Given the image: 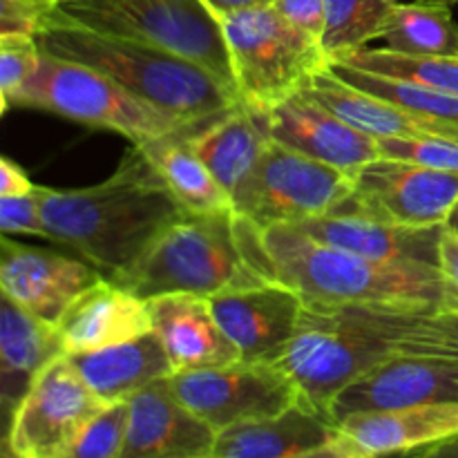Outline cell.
Returning a JSON list of instances; mask_svg holds the SVG:
<instances>
[{"label":"cell","mask_w":458,"mask_h":458,"mask_svg":"<svg viewBox=\"0 0 458 458\" xmlns=\"http://www.w3.org/2000/svg\"><path fill=\"white\" fill-rule=\"evenodd\" d=\"M139 295L192 293L201 298L267 282L246 259L235 210L183 213L125 273L112 277Z\"/></svg>","instance_id":"obj_5"},{"label":"cell","mask_w":458,"mask_h":458,"mask_svg":"<svg viewBox=\"0 0 458 458\" xmlns=\"http://www.w3.org/2000/svg\"><path fill=\"white\" fill-rule=\"evenodd\" d=\"M445 228H447V231H450V233H454V235H458V201L454 204V208H452L450 217H447Z\"/></svg>","instance_id":"obj_41"},{"label":"cell","mask_w":458,"mask_h":458,"mask_svg":"<svg viewBox=\"0 0 458 458\" xmlns=\"http://www.w3.org/2000/svg\"><path fill=\"white\" fill-rule=\"evenodd\" d=\"M411 458H458V437L425 447V450L411 452Z\"/></svg>","instance_id":"obj_40"},{"label":"cell","mask_w":458,"mask_h":458,"mask_svg":"<svg viewBox=\"0 0 458 458\" xmlns=\"http://www.w3.org/2000/svg\"><path fill=\"white\" fill-rule=\"evenodd\" d=\"M106 405L70 358L61 356L36 376L18 403L4 443L18 458H56Z\"/></svg>","instance_id":"obj_11"},{"label":"cell","mask_w":458,"mask_h":458,"mask_svg":"<svg viewBox=\"0 0 458 458\" xmlns=\"http://www.w3.org/2000/svg\"><path fill=\"white\" fill-rule=\"evenodd\" d=\"M174 396L215 432L271 419L300 403L293 380L271 362H244L168 376Z\"/></svg>","instance_id":"obj_10"},{"label":"cell","mask_w":458,"mask_h":458,"mask_svg":"<svg viewBox=\"0 0 458 458\" xmlns=\"http://www.w3.org/2000/svg\"><path fill=\"white\" fill-rule=\"evenodd\" d=\"M52 9L36 0H0V36H38Z\"/></svg>","instance_id":"obj_35"},{"label":"cell","mask_w":458,"mask_h":458,"mask_svg":"<svg viewBox=\"0 0 458 458\" xmlns=\"http://www.w3.org/2000/svg\"><path fill=\"white\" fill-rule=\"evenodd\" d=\"M47 240L72 246L103 276L128 271L186 210L141 148L101 183L72 191L36 186Z\"/></svg>","instance_id":"obj_1"},{"label":"cell","mask_w":458,"mask_h":458,"mask_svg":"<svg viewBox=\"0 0 458 458\" xmlns=\"http://www.w3.org/2000/svg\"><path fill=\"white\" fill-rule=\"evenodd\" d=\"M36 188L25 170L13 164L9 157H0V197H18L27 195Z\"/></svg>","instance_id":"obj_37"},{"label":"cell","mask_w":458,"mask_h":458,"mask_svg":"<svg viewBox=\"0 0 458 458\" xmlns=\"http://www.w3.org/2000/svg\"><path fill=\"white\" fill-rule=\"evenodd\" d=\"M273 9L282 18L307 31L309 36L322 43L327 30V4L325 0H273Z\"/></svg>","instance_id":"obj_36"},{"label":"cell","mask_w":458,"mask_h":458,"mask_svg":"<svg viewBox=\"0 0 458 458\" xmlns=\"http://www.w3.org/2000/svg\"><path fill=\"white\" fill-rule=\"evenodd\" d=\"M36 40L49 56L94 67L141 101L186 123L213 119L240 106L235 88L219 76L155 45L98 34L52 13Z\"/></svg>","instance_id":"obj_3"},{"label":"cell","mask_w":458,"mask_h":458,"mask_svg":"<svg viewBox=\"0 0 458 458\" xmlns=\"http://www.w3.org/2000/svg\"><path fill=\"white\" fill-rule=\"evenodd\" d=\"M191 125L179 132L139 143V148L150 159V164L155 165L168 191L173 192L174 199L182 204L186 213L235 210L233 197L228 195L226 188L215 179L208 165L188 146L186 130Z\"/></svg>","instance_id":"obj_26"},{"label":"cell","mask_w":458,"mask_h":458,"mask_svg":"<svg viewBox=\"0 0 458 458\" xmlns=\"http://www.w3.org/2000/svg\"><path fill=\"white\" fill-rule=\"evenodd\" d=\"M396 353H420L458 365V309L394 307Z\"/></svg>","instance_id":"obj_31"},{"label":"cell","mask_w":458,"mask_h":458,"mask_svg":"<svg viewBox=\"0 0 458 458\" xmlns=\"http://www.w3.org/2000/svg\"><path fill=\"white\" fill-rule=\"evenodd\" d=\"M371 458H383V456H371Z\"/></svg>","instance_id":"obj_44"},{"label":"cell","mask_w":458,"mask_h":458,"mask_svg":"<svg viewBox=\"0 0 458 458\" xmlns=\"http://www.w3.org/2000/svg\"><path fill=\"white\" fill-rule=\"evenodd\" d=\"M186 141L226 188L233 204L258 173L268 146L267 134L242 103L213 119L195 121L186 130Z\"/></svg>","instance_id":"obj_22"},{"label":"cell","mask_w":458,"mask_h":458,"mask_svg":"<svg viewBox=\"0 0 458 458\" xmlns=\"http://www.w3.org/2000/svg\"><path fill=\"white\" fill-rule=\"evenodd\" d=\"M152 334L161 340L174 371L210 369L242 360L224 334L208 298L192 293L157 295L148 300Z\"/></svg>","instance_id":"obj_20"},{"label":"cell","mask_w":458,"mask_h":458,"mask_svg":"<svg viewBox=\"0 0 458 458\" xmlns=\"http://www.w3.org/2000/svg\"><path fill=\"white\" fill-rule=\"evenodd\" d=\"M206 4L210 7V12L215 13L217 18L228 16V13L242 12V9H250V7H262V4H271L273 0H204Z\"/></svg>","instance_id":"obj_39"},{"label":"cell","mask_w":458,"mask_h":458,"mask_svg":"<svg viewBox=\"0 0 458 458\" xmlns=\"http://www.w3.org/2000/svg\"><path fill=\"white\" fill-rule=\"evenodd\" d=\"M353 192V174L268 141L258 173L235 199V213L255 226H293L335 215Z\"/></svg>","instance_id":"obj_9"},{"label":"cell","mask_w":458,"mask_h":458,"mask_svg":"<svg viewBox=\"0 0 458 458\" xmlns=\"http://www.w3.org/2000/svg\"><path fill=\"white\" fill-rule=\"evenodd\" d=\"M210 307L244 362L276 365L293 340L304 298L277 280L213 295Z\"/></svg>","instance_id":"obj_15"},{"label":"cell","mask_w":458,"mask_h":458,"mask_svg":"<svg viewBox=\"0 0 458 458\" xmlns=\"http://www.w3.org/2000/svg\"><path fill=\"white\" fill-rule=\"evenodd\" d=\"M425 3H441V4H458V0H425Z\"/></svg>","instance_id":"obj_43"},{"label":"cell","mask_w":458,"mask_h":458,"mask_svg":"<svg viewBox=\"0 0 458 458\" xmlns=\"http://www.w3.org/2000/svg\"><path fill=\"white\" fill-rule=\"evenodd\" d=\"M246 107V106H244ZM268 141L356 174L378 159V141L340 119L329 107L298 92L264 107H246Z\"/></svg>","instance_id":"obj_13"},{"label":"cell","mask_w":458,"mask_h":458,"mask_svg":"<svg viewBox=\"0 0 458 458\" xmlns=\"http://www.w3.org/2000/svg\"><path fill=\"white\" fill-rule=\"evenodd\" d=\"M67 358L83 376L88 387L107 405L130 401L148 385L174 374L164 344L152 331L114 347Z\"/></svg>","instance_id":"obj_25"},{"label":"cell","mask_w":458,"mask_h":458,"mask_svg":"<svg viewBox=\"0 0 458 458\" xmlns=\"http://www.w3.org/2000/svg\"><path fill=\"white\" fill-rule=\"evenodd\" d=\"M338 428L367 456L410 454L458 437V403L356 414L338 423Z\"/></svg>","instance_id":"obj_21"},{"label":"cell","mask_w":458,"mask_h":458,"mask_svg":"<svg viewBox=\"0 0 458 458\" xmlns=\"http://www.w3.org/2000/svg\"><path fill=\"white\" fill-rule=\"evenodd\" d=\"M240 103L264 107L302 92L329 56L318 38L291 25L273 4L219 18Z\"/></svg>","instance_id":"obj_8"},{"label":"cell","mask_w":458,"mask_h":458,"mask_svg":"<svg viewBox=\"0 0 458 458\" xmlns=\"http://www.w3.org/2000/svg\"><path fill=\"white\" fill-rule=\"evenodd\" d=\"M65 356L98 352L152 331L148 300L103 276L79 295L56 325Z\"/></svg>","instance_id":"obj_19"},{"label":"cell","mask_w":458,"mask_h":458,"mask_svg":"<svg viewBox=\"0 0 458 458\" xmlns=\"http://www.w3.org/2000/svg\"><path fill=\"white\" fill-rule=\"evenodd\" d=\"M262 244L273 280L298 291L304 302L458 309L456 291L437 267L374 262L286 224L262 228Z\"/></svg>","instance_id":"obj_2"},{"label":"cell","mask_w":458,"mask_h":458,"mask_svg":"<svg viewBox=\"0 0 458 458\" xmlns=\"http://www.w3.org/2000/svg\"><path fill=\"white\" fill-rule=\"evenodd\" d=\"M394 307L401 304L304 302L293 340L276 362L304 407L331 420L335 396L396 353Z\"/></svg>","instance_id":"obj_4"},{"label":"cell","mask_w":458,"mask_h":458,"mask_svg":"<svg viewBox=\"0 0 458 458\" xmlns=\"http://www.w3.org/2000/svg\"><path fill=\"white\" fill-rule=\"evenodd\" d=\"M401 0H325L327 30L322 36L329 61L378 40L389 13Z\"/></svg>","instance_id":"obj_30"},{"label":"cell","mask_w":458,"mask_h":458,"mask_svg":"<svg viewBox=\"0 0 458 458\" xmlns=\"http://www.w3.org/2000/svg\"><path fill=\"white\" fill-rule=\"evenodd\" d=\"M0 228L4 235L16 233V235H36L47 240L36 188L27 195L0 197Z\"/></svg>","instance_id":"obj_34"},{"label":"cell","mask_w":458,"mask_h":458,"mask_svg":"<svg viewBox=\"0 0 458 458\" xmlns=\"http://www.w3.org/2000/svg\"><path fill=\"white\" fill-rule=\"evenodd\" d=\"M36 3L49 4V7H61V4H67V3H76V0H36Z\"/></svg>","instance_id":"obj_42"},{"label":"cell","mask_w":458,"mask_h":458,"mask_svg":"<svg viewBox=\"0 0 458 458\" xmlns=\"http://www.w3.org/2000/svg\"><path fill=\"white\" fill-rule=\"evenodd\" d=\"M458 201V174L410 161H369L353 174V192L335 215H367L401 226H445Z\"/></svg>","instance_id":"obj_12"},{"label":"cell","mask_w":458,"mask_h":458,"mask_svg":"<svg viewBox=\"0 0 458 458\" xmlns=\"http://www.w3.org/2000/svg\"><path fill=\"white\" fill-rule=\"evenodd\" d=\"M128 416V401L106 405L56 458H119Z\"/></svg>","instance_id":"obj_32"},{"label":"cell","mask_w":458,"mask_h":458,"mask_svg":"<svg viewBox=\"0 0 458 458\" xmlns=\"http://www.w3.org/2000/svg\"><path fill=\"white\" fill-rule=\"evenodd\" d=\"M378 40L392 52L458 56V25L450 4L425 0L398 3L383 25Z\"/></svg>","instance_id":"obj_27"},{"label":"cell","mask_w":458,"mask_h":458,"mask_svg":"<svg viewBox=\"0 0 458 458\" xmlns=\"http://www.w3.org/2000/svg\"><path fill=\"white\" fill-rule=\"evenodd\" d=\"M338 63L385 76L405 81L420 88L458 97V56H429V54H401L385 47H362L344 56L334 58ZM331 63V61H329Z\"/></svg>","instance_id":"obj_28"},{"label":"cell","mask_w":458,"mask_h":458,"mask_svg":"<svg viewBox=\"0 0 458 458\" xmlns=\"http://www.w3.org/2000/svg\"><path fill=\"white\" fill-rule=\"evenodd\" d=\"M304 235L334 249L387 264L437 267L445 226L414 228L389 224L367 215H325L293 224Z\"/></svg>","instance_id":"obj_18"},{"label":"cell","mask_w":458,"mask_h":458,"mask_svg":"<svg viewBox=\"0 0 458 458\" xmlns=\"http://www.w3.org/2000/svg\"><path fill=\"white\" fill-rule=\"evenodd\" d=\"M65 356L56 325L31 316L13 300H0V389H3L4 420L9 423L13 410L36 376Z\"/></svg>","instance_id":"obj_24"},{"label":"cell","mask_w":458,"mask_h":458,"mask_svg":"<svg viewBox=\"0 0 458 458\" xmlns=\"http://www.w3.org/2000/svg\"><path fill=\"white\" fill-rule=\"evenodd\" d=\"M438 268H441L443 277L450 282L452 289L458 295V235L450 233L445 228L441 240V255H438Z\"/></svg>","instance_id":"obj_38"},{"label":"cell","mask_w":458,"mask_h":458,"mask_svg":"<svg viewBox=\"0 0 458 458\" xmlns=\"http://www.w3.org/2000/svg\"><path fill=\"white\" fill-rule=\"evenodd\" d=\"M103 273L89 262L3 240L0 291L31 316L58 325L70 304L97 284Z\"/></svg>","instance_id":"obj_16"},{"label":"cell","mask_w":458,"mask_h":458,"mask_svg":"<svg viewBox=\"0 0 458 458\" xmlns=\"http://www.w3.org/2000/svg\"><path fill=\"white\" fill-rule=\"evenodd\" d=\"M13 106L52 112L88 128L110 130L134 146L191 125L141 101L103 72L45 52L38 72L16 94Z\"/></svg>","instance_id":"obj_7"},{"label":"cell","mask_w":458,"mask_h":458,"mask_svg":"<svg viewBox=\"0 0 458 458\" xmlns=\"http://www.w3.org/2000/svg\"><path fill=\"white\" fill-rule=\"evenodd\" d=\"M327 70L340 81H344L352 88L362 89L367 94L385 98L398 107L416 112L428 119L441 121V123L458 125V97L456 94L438 92V89L420 88V85L405 83V81L385 79V76L371 74V72L358 70V67L347 65V63L331 61Z\"/></svg>","instance_id":"obj_29"},{"label":"cell","mask_w":458,"mask_h":458,"mask_svg":"<svg viewBox=\"0 0 458 458\" xmlns=\"http://www.w3.org/2000/svg\"><path fill=\"white\" fill-rule=\"evenodd\" d=\"M432 403H458V365L420 353H394L335 396V425L356 414H383Z\"/></svg>","instance_id":"obj_14"},{"label":"cell","mask_w":458,"mask_h":458,"mask_svg":"<svg viewBox=\"0 0 458 458\" xmlns=\"http://www.w3.org/2000/svg\"><path fill=\"white\" fill-rule=\"evenodd\" d=\"M52 16L168 49L235 88L222 22L204 0H76L56 7Z\"/></svg>","instance_id":"obj_6"},{"label":"cell","mask_w":458,"mask_h":458,"mask_svg":"<svg viewBox=\"0 0 458 458\" xmlns=\"http://www.w3.org/2000/svg\"><path fill=\"white\" fill-rule=\"evenodd\" d=\"M128 407L119 458H213L217 432L174 396L168 378L134 394Z\"/></svg>","instance_id":"obj_17"},{"label":"cell","mask_w":458,"mask_h":458,"mask_svg":"<svg viewBox=\"0 0 458 458\" xmlns=\"http://www.w3.org/2000/svg\"><path fill=\"white\" fill-rule=\"evenodd\" d=\"M340 428L302 403L271 419L233 425L217 434L213 458H293L329 445Z\"/></svg>","instance_id":"obj_23"},{"label":"cell","mask_w":458,"mask_h":458,"mask_svg":"<svg viewBox=\"0 0 458 458\" xmlns=\"http://www.w3.org/2000/svg\"><path fill=\"white\" fill-rule=\"evenodd\" d=\"M43 61V49L34 36H0V103L12 107L16 94L34 79Z\"/></svg>","instance_id":"obj_33"}]
</instances>
